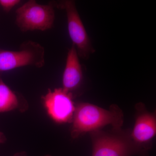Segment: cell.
<instances>
[{"label": "cell", "instance_id": "1", "mask_svg": "<svg viewBox=\"0 0 156 156\" xmlns=\"http://www.w3.org/2000/svg\"><path fill=\"white\" fill-rule=\"evenodd\" d=\"M124 121L122 110L116 105H112L108 109H105L92 104L81 102L76 106L71 136L76 139L108 125L112 128H121Z\"/></svg>", "mask_w": 156, "mask_h": 156}, {"label": "cell", "instance_id": "2", "mask_svg": "<svg viewBox=\"0 0 156 156\" xmlns=\"http://www.w3.org/2000/svg\"><path fill=\"white\" fill-rule=\"evenodd\" d=\"M131 130L112 128L90 132L92 156H147V152L133 141Z\"/></svg>", "mask_w": 156, "mask_h": 156}, {"label": "cell", "instance_id": "3", "mask_svg": "<svg viewBox=\"0 0 156 156\" xmlns=\"http://www.w3.org/2000/svg\"><path fill=\"white\" fill-rule=\"evenodd\" d=\"M15 14V23L23 32L49 30L53 27L55 19L52 2L41 5L34 0H29L18 8Z\"/></svg>", "mask_w": 156, "mask_h": 156}, {"label": "cell", "instance_id": "4", "mask_svg": "<svg viewBox=\"0 0 156 156\" xmlns=\"http://www.w3.org/2000/svg\"><path fill=\"white\" fill-rule=\"evenodd\" d=\"M45 64L44 48L36 42L24 41L16 51L0 49V72L24 66L41 68Z\"/></svg>", "mask_w": 156, "mask_h": 156}, {"label": "cell", "instance_id": "5", "mask_svg": "<svg viewBox=\"0 0 156 156\" xmlns=\"http://www.w3.org/2000/svg\"><path fill=\"white\" fill-rule=\"evenodd\" d=\"M54 7L65 11L67 17L68 30L73 45L75 47L79 57L87 60L95 52L89 36L84 27L76 7L72 0H65L58 2H52Z\"/></svg>", "mask_w": 156, "mask_h": 156}, {"label": "cell", "instance_id": "6", "mask_svg": "<svg viewBox=\"0 0 156 156\" xmlns=\"http://www.w3.org/2000/svg\"><path fill=\"white\" fill-rule=\"evenodd\" d=\"M74 95L62 88L48 89L41 97L43 105L50 118L58 124L72 123L76 106Z\"/></svg>", "mask_w": 156, "mask_h": 156}, {"label": "cell", "instance_id": "7", "mask_svg": "<svg viewBox=\"0 0 156 156\" xmlns=\"http://www.w3.org/2000/svg\"><path fill=\"white\" fill-rule=\"evenodd\" d=\"M135 109V122L131 130V138L137 145L148 152L156 134V112L148 111L142 103L136 104Z\"/></svg>", "mask_w": 156, "mask_h": 156}, {"label": "cell", "instance_id": "8", "mask_svg": "<svg viewBox=\"0 0 156 156\" xmlns=\"http://www.w3.org/2000/svg\"><path fill=\"white\" fill-rule=\"evenodd\" d=\"M83 80L82 66L75 47L72 45L67 53L62 78V88L73 95L80 89Z\"/></svg>", "mask_w": 156, "mask_h": 156}, {"label": "cell", "instance_id": "9", "mask_svg": "<svg viewBox=\"0 0 156 156\" xmlns=\"http://www.w3.org/2000/svg\"><path fill=\"white\" fill-rule=\"evenodd\" d=\"M27 102L23 96L13 91L0 77V113L21 110L22 106H26Z\"/></svg>", "mask_w": 156, "mask_h": 156}, {"label": "cell", "instance_id": "10", "mask_svg": "<svg viewBox=\"0 0 156 156\" xmlns=\"http://www.w3.org/2000/svg\"><path fill=\"white\" fill-rule=\"evenodd\" d=\"M21 2L20 0H0V5L6 13H9Z\"/></svg>", "mask_w": 156, "mask_h": 156}, {"label": "cell", "instance_id": "11", "mask_svg": "<svg viewBox=\"0 0 156 156\" xmlns=\"http://www.w3.org/2000/svg\"><path fill=\"white\" fill-rule=\"evenodd\" d=\"M7 140L6 136L2 132H0V144L4 143Z\"/></svg>", "mask_w": 156, "mask_h": 156}, {"label": "cell", "instance_id": "12", "mask_svg": "<svg viewBox=\"0 0 156 156\" xmlns=\"http://www.w3.org/2000/svg\"><path fill=\"white\" fill-rule=\"evenodd\" d=\"M51 156L49 155H46V156Z\"/></svg>", "mask_w": 156, "mask_h": 156}]
</instances>
